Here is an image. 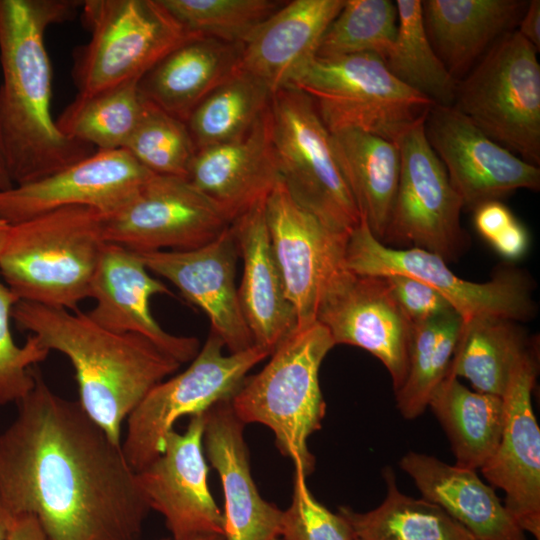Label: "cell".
<instances>
[{
  "instance_id": "13",
  "label": "cell",
  "mask_w": 540,
  "mask_h": 540,
  "mask_svg": "<svg viewBox=\"0 0 540 540\" xmlns=\"http://www.w3.org/2000/svg\"><path fill=\"white\" fill-rule=\"evenodd\" d=\"M229 225L186 178L156 174L120 208L103 215L105 241L136 253L195 249Z\"/></svg>"
},
{
  "instance_id": "14",
  "label": "cell",
  "mask_w": 540,
  "mask_h": 540,
  "mask_svg": "<svg viewBox=\"0 0 540 540\" xmlns=\"http://www.w3.org/2000/svg\"><path fill=\"white\" fill-rule=\"evenodd\" d=\"M265 217L297 329L307 327L316 322L328 283L346 267L349 234L331 230L298 204L281 179L265 201Z\"/></svg>"
},
{
  "instance_id": "45",
  "label": "cell",
  "mask_w": 540,
  "mask_h": 540,
  "mask_svg": "<svg viewBox=\"0 0 540 540\" xmlns=\"http://www.w3.org/2000/svg\"><path fill=\"white\" fill-rule=\"evenodd\" d=\"M6 540H46L36 520L29 514L14 516Z\"/></svg>"
},
{
  "instance_id": "31",
  "label": "cell",
  "mask_w": 540,
  "mask_h": 540,
  "mask_svg": "<svg viewBox=\"0 0 540 540\" xmlns=\"http://www.w3.org/2000/svg\"><path fill=\"white\" fill-rule=\"evenodd\" d=\"M383 476L387 494L373 510L360 513L339 507L338 513L350 524L359 540H474L441 507L424 499L402 493L393 470Z\"/></svg>"
},
{
  "instance_id": "36",
  "label": "cell",
  "mask_w": 540,
  "mask_h": 540,
  "mask_svg": "<svg viewBox=\"0 0 540 540\" xmlns=\"http://www.w3.org/2000/svg\"><path fill=\"white\" fill-rule=\"evenodd\" d=\"M397 33L383 59L390 72L435 104L454 103L458 81L435 52L425 29L422 1H395Z\"/></svg>"
},
{
  "instance_id": "24",
  "label": "cell",
  "mask_w": 540,
  "mask_h": 540,
  "mask_svg": "<svg viewBox=\"0 0 540 540\" xmlns=\"http://www.w3.org/2000/svg\"><path fill=\"white\" fill-rule=\"evenodd\" d=\"M230 225L243 260L241 310L254 345L271 355L297 330V320L272 251L265 202Z\"/></svg>"
},
{
  "instance_id": "35",
  "label": "cell",
  "mask_w": 540,
  "mask_h": 540,
  "mask_svg": "<svg viewBox=\"0 0 540 540\" xmlns=\"http://www.w3.org/2000/svg\"><path fill=\"white\" fill-rule=\"evenodd\" d=\"M138 82H127L89 96L77 95L55 120L58 129L96 150L123 149L145 106Z\"/></svg>"
},
{
  "instance_id": "30",
  "label": "cell",
  "mask_w": 540,
  "mask_h": 540,
  "mask_svg": "<svg viewBox=\"0 0 540 540\" xmlns=\"http://www.w3.org/2000/svg\"><path fill=\"white\" fill-rule=\"evenodd\" d=\"M428 407L449 439L455 465L480 469L500 442L502 397L470 390L458 378L447 375L431 394Z\"/></svg>"
},
{
  "instance_id": "47",
  "label": "cell",
  "mask_w": 540,
  "mask_h": 540,
  "mask_svg": "<svg viewBox=\"0 0 540 540\" xmlns=\"http://www.w3.org/2000/svg\"><path fill=\"white\" fill-rule=\"evenodd\" d=\"M13 186L14 185L7 173V170L0 155V191L7 190Z\"/></svg>"
},
{
  "instance_id": "34",
  "label": "cell",
  "mask_w": 540,
  "mask_h": 540,
  "mask_svg": "<svg viewBox=\"0 0 540 540\" xmlns=\"http://www.w3.org/2000/svg\"><path fill=\"white\" fill-rule=\"evenodd\" d=\"M463 320L454 310L411 325L406 379L395 392L406 419L420 416L431 394L447 376Z\"/></svg>"
},
{
  "instance_id": "18",
  "label": "cell",
  "mask_w": 540,
  "mask_h": 540,
  "mask_svg": "<svg viewBox=\"0 0 540 540\" xmlns=\"http://www.w3.org/2000/svg\"><path fill=\"white\" fill-rule=\"evenodd\" d=\"M204 424L205 413L191 416L185 432H169L162 453L137 472L150 509L164 517L173 540L224 535V514L208 486Z\"/></svg>"
},
{
  "instance_id": "1",
  "label": "cell",
  "mask_w": 540,
  "mask_h": 540,
  "mask_svg": "<svg viewBox=\"0 0 540 540\" xmlns=\"http://www.w3.org/2000/svg\"><path fill=\"white\" fill-rule=\"evenodd\" d=\"M0 433V497L46 540H140L151 510L121 443L35 369L32 390Z\"/></svg>"
},
{
  "instance_id": "9",
  "label": "cell",
  "mask_w": 540,
  "mask_h": 540,
  "mask_svg": "<svg viewBox=\"0 0 540 540\" xmlns=\"http://www.w3.org/2000/svg\"><path fill=\"white\" fill-rule=\"evenodd\" d=\"M270 122L280 179L290 195L331 230L350 234L360 214L311 99L290 86L278 89Z\"/></svg>"
},
{
  "instance_id": "48",
  "label": "cell",
  "mask_w": 540,
  "mask_h": 540,
  "mask_svg": "<svg viewBox=\"0 0 540 540\" xmlns=\"http://www.w3.org/2000/svg\"><path fill=\"white\" fill-rule=\"evenodd\" d=\"M192 540H225V537L224 535H221V534H211V535L201 536Z\"/></svg>"
},
{
  "instance_id": "19",
  "label": "cell",
  "mask_w": 540,
  "mask_h": 540,
  "mask_svg": "<svg viewBox=\"0 0 540 540\" xmlns=\"http://www.w3.org/2000/svg\"><path fill=\"white\" fill-rule=\"evenodd\" d=\"M152 175L127 150H96L39 180L0 191V220L8 225L68 206L108 215Z\"/></svg>"
},
{
  "instance_id": "7",
  "label": "cell",
  "mask_w": 540,
  "mask_h": 540,
  "mask_svg": "<svg viewBox=\"0 0 540 540\" xmlns=\"http://www.w3.org/2000/svg\"><path fill=\"white\" fill-rule=\"evenodd\" d=\"M516 30L498 39L458 81L453 107L491 139L540 164V65Z\"/></svg>"
},
{
  "instance_id": "16",
  "label": "cell",
  "mask_w": 540,
  "mask_h": 540,
  "mask_svg": "<svg viewBox=\"0 0 540 540\" xmlns=\"http://www.w3.org/2000/svg\"><path fill=\"white\" fill-rule=\"evenodd\" d=\"M316 321L328 330L335 345L357 346L378 358L390 374L394 392L401 388L407 375L412 324L385 277L341 269L323 292Z\"/></svg>"
},
{
  "instance_id": "26",
  "label": "cell",
  "mask_w": 540,
  "mask_h": 540,
  "mask_svg": "<svg viewBox=\"0 0 540 540\" xmlns=\"http://www.w3.org/2000/svg\"><path fill=\"white\" fill-rule=\"evenodd\" d=\"M422 498L441 507L474 540H527L492 486L475 470L408 452L399 461Z\"/></svg>"
},
{
  "instance_id": "4",
  "label": "cell",
  "mask_w": 540,
  "mask_h": 540,
  "mask_svg": "<svg viewBox=\"0 0 540 540\" xmlns=\"http://www.w3.org/2000/svg\"><path fill=\"white\" fill-rule=\"evenodd\" d=\"M106 243L98 210L59 208L8 225L0 277L19 301L76 311L90 298Z\"/></svg>"
},
{
  "instance_id": "32",
  "label": "cell",
  "mask_w": 540,
  "mask_h": 540,
  "mask_svg": "<svg viewBox=\"0 0 540 540\" xmlns=\"http://www.w3.org/2000/svg\"><path fill=\"white\" fill-rule=\"evenodd\" d=\"M516 321L484 317L463 322L447 375L478 392L502 396L518 358L530 345Z\"/></svg>"
},
{
  "instance_id": "22",
  "label": "cell",
  "mask_w": 540,
  "mask_h": 540,
  "mask_svg": "<svg viewBox=\"0 0 540 540\" xmlns=\"http://www.w3.org/2000/svg\"><path fill=\"white\" fill-rule=\"evenodd\" d=\"M186 179L229 224L264 203L280 181L270 107L244 136L197 150Z\"/></svg>"
},
{
  "instance_id": "25",
  "label": "cell",
  "mask_w": 540,
  "mask_h": 540,
  "mask_svg": "<svg viewBox=\"0 0 540 540\" xmlns=\"http://www.w3.org/2000/svg\"><path fill=\"white\" fill-rule=\"evenodd\" d=\"M345 0H291L242 44L241 68L274 93L316 56L321 39Z\"/></svg>"
},
{
  "instance_id": "39",
  "label": "cell",
  "mask_w": 540,
  "mask_h": 540,
  "mask_svg": "<svg viewBox=\"0 0 540 540\" xmlns=\"http://www.w3.org/2000/svg\"><path fill=\"white\" fill-rule=\"evenodd\" d=\"M151 173L186 178L196 147L186 122L145 100L141 118L125 147Z\"/></svg>"
},
{
  "instance_id": "10",
  "label": "cell",
  "mask_w": 540,
  "mask_h": 540,
  "mask_svg": "<svg viewBox=\"0 0 540 540\" xmlns=\"http://www.w3.org/2000/svg\"><path fill=\"white\" fill-rule=\"evenodd\" d=\"M224 347L211 332L190 365L154 386L129 414L121 446L134 471H141L162 453L166 436L179 418L205 413L231 400L247 373L269 356L255 345L228 355Z\"/></svg>"
},
{
  "instance_id": "43",
  "label": "cell",
  "mask_w": 540,
  "mask_h": 540,
  "mask_svg": "<svg viewBox=\"0 0 540 540\" xmlns=\"http://www.w3.org/2000/svg\"><path fill=\"white\" fill-rule=\"evenodd\" d=\"M516 221L510 209L499 200L484 202L474 209L475 228L490 245L503 237Z\"/></svg>"
},
{
  "instance_id": "6",
  "label": "cell",
  "mask_w": 540,
  "mask_h": 540,
  "mask_svg": "<svg viewBox=\"0 0 540 540\" xmlns=\"http://www.w3.org/2000/svg\"><path fill=\"white\" fill-rule=\"evenodd\" d=\"M287 86L311 99L330 133L354 129L395 143L435 104L368 53L316 56Z\"/></svg>"
},
{
  "instance_id": "38",
  "label": "cell",
  "mask_w": 540,
  "mask_h": 540,
  "mask_svg": "<svg viewBox=\"0 0 540 540\" xmlns=\"http://www.w3.org/2000/svg\"><path fill=\"white\" fill-rule=\"evenodd\" d=\"M190 34L243 44L285 1L160 0Z\"/></svg>"
},
{
  "instance_id": "46",
  "label": "cell",
  "mask_w": 540,
  "mask_h": 540,
  "mask_svg": "<svg viewBox=\"0 0 540 540\" xmlns=\"http://www.w3.org/2000/svg\"><path fill=\"white\" fill-rule=\"evenodd\" d=\"M13 517L5 508L0 497V540H6Z\"/></svg>"
},
{
  "instance_id": "44",
  "label": "cell",
  "mask_w": 540,
  "mask_h": 540,
  "mask_svg": "<svg viewBox=\"0 0 540 540\" xmlns=\"http://www.w3.org/2000/svg\"><path fill=\"white\" fill-rule=\"evenodd\" d=\"M524 39L540 50V1H528V5L516 30Z\"/></svg>"
},
{
  "instance_id": "33",
  "label": "cell",
  "mask_w": 540,
  "mask_h": 540,
  "mask_svg": "<svg viewBox=\"0 0 540 540\" xmlns=\"http://www.w3.org/2000/svg\"><path fill=\"white\" fill-rule=\"evenodd\" d=\"M272 94L260 79L240 68L188 117L186 125L196 150L247 134L269 109Z\"/></svg>"
},
{
  "instance_id": "50",
  "label": "cell",
  "mask_w": 540,
  "mask_h": 540,
  "mask_svg": "<svg viewBox=\"0 0 540 540\" xmlns=\"http://www.w3.org/2000/svg\"><path fill=\"white\" fill-rule=\"evenodd\" d=\"M354 540H359L358 538L354 539Z\"/></svg>"
},
{
  "instance_id": "12",
  "label": "cell",
  "mask_w": 540,
  "mask_h": 540,
  "mask_svg": "<svg viewBox=\"0 0 540 540\" xmlns=\"http://www.w3.org/2000/svg\"><path fill=\"white\" fill-rule=\"evenodd\" d=\"M425 117L396 142L401 158L400 176L382 243L413 244L451 262L469 244V236L460 223L464 205L427 140Z\"/></svg>"
},
{
  "instance_id": "37",
  "label": "cell",
  "mask_w": 540,
  "mask_h": 540,
  "mask_svg": "<svg viewBox=\"0 0 540 540\" xmlns=\"http://www.w3.org/2000/svg\"><path fill=\"white\" fill-rule=\"evenodd\" d=\"M398 13L391 0H345L324 33L318 57L388 54L397 33Z\"/></svg>"
},
{
  "instance_id": "23",
  "label": "cell",
  "mask_w": 540,
  "mask_h": 540,
  "mask_svg": "<svg viewBox=\"0 0 540 540\" xmlns=\"http://www.w3.org/2000/svg\"><path fill=\"white\" fill-rule=\"evenodd\" d=\"M245 424L231 400L205 412L203 451L219 474L225 499V540H274L283 511L265 501L251 475Z\"/></svg>"
},
{
  "instance_id": "27",
  "label": "cell",
  "mask_w": 540,
  "mask_h": 540,
  "mask_svg": "<svg viewBox=\"0 0 540 540\" xmlns=\"http://www.w3.org/2000/svg\"><path fill=\"white\" fill-rule=\"evenodd\" d=\"M242 44L194 36L138 82L144 100L186 122L197 105L241 68Z\"/></svg>"
},
{
  "instance_id": "21",
  "label": "cell",
  "mask_w": 540,
  "mask_h": 540,
  "mask_svg": "<svg viewBox=\"0 0 540 540\" xmlns=\"http://www.w3.org/2000/svg\"><path fill=\"white\" fill-rule=\"evenodd\" d=\"M159 294L172 295L150 274L138 253L106 243L91 286L95 306L87 315L110 331L149 339L181 364L192 361L199 351V340L168 333L151 313L150 300Z\"/></svg>"
},
{
  "instance_id": "20",
  "label": "cell",
  "mask_w": 540,
  "mask_h": 540,
  "mask_svg": "<svg viewBox=\"0 0 540 540\" xmlns=\"http://www.w3.org/2000/svg\"><path fill=\"white\" fill-rule=\"evenodd\" d=\"M138 254L150 272L172 283L188 302L207 315L211 332L230 353L254 346L235 282L239 255L231 225L195 249Z\"/></svg>"
},
{
  "instance_id": "49",
  "label": "cell",
  "mask_w": 540,
  "mask_h": 540,
  "mask_svg": "<svg viewBox=\"0 0 540 540\" xmlns=\"http://www.w3.org/2000/svg\"><path fill=\"white\" fill-rule=\"evenodd\" d=\"M274 540H280V539H279V538H276V539H274Z\"/></svg>"
},
{
  "instance_id": "3",
  "label": "cell",
  "mask_w": 540,
  "mask_h": 540,
  "mask_svg": "<svg viewBox=\"0 0 540 540\" xmlns=\"http://www.w3.org/2000/svg\"><path fill=\"white\" fill-rule=\"evenodd\" d=\"M12 319L49 351L70 360L79 403L116 443L133 409L181 365L149 339L105 329L80 310L18 301Z\"/></svg>"
},
{
  "instance_id": "40",
  "label": "cell",
  "mask_w": 540,
  "mask_h": 540,
  "mask_svg": "<svg viewBox=\"0 0 540 540\" xmlns=\"http://www.w3.org/2000/svg\"><path fill=\"white\" fill-rule=\"evenodd\" d=\"M8 224L0 220V249ZM18 298L0 277V407L18 403L34 387L36 366L44 361L49 350L30 335L23 345L13 339L10 320Z\"/></svg>"
},
{
  "instance_id": "17",
  "label": "cell",
  "mask_w": 540,
  "mask_h": 540,
  "mask_svg": "<svg viewBox=\"0 0 540 540\" xmlns=\"http://www.w3.org/2000/svg\"><path fill=\"white\" fill-rule=\"evenodd\" d=\"M424 129L464 207L474 210L517 189H539L537 165L491 139L452 105L434 104Z\"/></svg>"
},
{
  "instance_id": "2",
  "label": "cell",
  "mask_w": 540,
  "mask_h": 540,
  "mask_svg": "<svg viewBox=\"0 0 540 540\" xmlns=\"http://www.w3.org/2000/svg\"><path fill=\"white\" fill-rule=\"evenodd\" d=\"M83 1L0 0V155L14 186L66 168L96 150L65 136L51 114L45 32Z\"/></svg>"
},
{
  "instance_id": "42",
  "label": "cell",
  "mask_w": 540,
  "mask_h": 540,
  "mask_svg": "<svg viewBox=\"0 0 540 540\" xmlns=\"http://www.w3.org/2000/svg\"><path fill=\"white\" fill-rule=\"evenodd\" d=\"M384 277L394 299L411 324L453 310L435 289L419 280L404 275Z\"/></svg>"
},
{
  "instance_id": "15",
  "label": "cell",
  "mask_w": 540,
  "mask_h": 540,
  "mask_svg": "<svg viewBox=\"0 0 540 540\" xmlns=\"http://www.w3.org/2000/svg\"><path fill=\"white\" fill-rule=\"evenodd\" d=\"M533 341L518 358L503 393L504 420L497 449L480 468L505 493L504 505L520 529L540 540V429L532 391L538 374Z\"/></svg>"
},
{
  "instance_id": "28",
  "label": "cell",
  "mask_w": 540,
  "mask_h": 540,
  "mask_svg": "<svg viewBox=\"0 0 540 540\" xmlns=\"http://www.w3.org/2000/svg\"><path fill=\"white\" fill-rule=\"evenodd\" d=\"M528 1L425 0L428 38L450 74L459 81L502 36L514 31Z\"/></svg>"
},
{
  "instance_id": "8",
  "label": "cell",
  "mask_w": 540,
  "mask_h": 540,
  "mask_svg": "<svg viewBox=\"0 0 540 540\" xmlns=\"http://www.w3.org/2000/svg\"><path fill=\"white\" fill-rule=\"evenodd\" d=\"M90 40L76 53L73 78L81 96L139 81L188 33L160 0H85Z\"/></svg>"
},
{
  "instance_id": "29",
  "label": "cell",
  "mask_w": 540,
  "mask_h": 540,
  "mask_svg": "<svg viewBox=\"0 0 540 540\" xmlns=\"http://www.w3.org/2000/svg\"><path fill=\"white\" fill-rule=\"evenodd\" d=\"M331 135L337 162L360 218L382 242L399 183L401 158L398 145L354 129Z\"/></svg>"
},
{
  "instance_id": "41",
  "label": "cell",
  "mask_w": 540,
  "mask_h": 540,
  "mask_svg": "<svg viewBox=\"0 0 540 540\" xmlns=\"http://www.w3.org/2000/svg\"><path fill=\"white\" fill-rule=\"evenodd\" d=\"M284 540H354L347 520L318 502L306 484V475L295 468L293 496L283 511L280 535Z\"/></svg>"
},
{
  "instance_id": "5",
  "label": "cell",
  "mask_w": 540,
  "mask_h": 540,
  "mask_svg": "<svg viewBox=\"0 0 540 540\" xmlns=\"http://www.w3.org/2000/svg\"><path fill=\"white\" fill-rule=\"evenodd\" d=\"M334 346L328 330L317 321L297 329L260 372L246 376L231 399L239 420L270 428L279 451L306 476L315 466L307 440L321 428L326 412L319 370Z\"/></svg>"
},
{
  "instance_id": "11",
  "label": "cell",
  "mask_w": 540,
  "mask_h": 540,
  "mask_svg": "<svg viewBox=\"0 0 540 540\" xmlns=\"http://www.w3.org/2000/svg\"><path fill=\"white\" fill-rule=\"evenodd\" d=\"M345 265L359 275H404L419 280L435 289L463 322L484 317L525 321L536 311L532 285L521 271L502 269L489 281H467L431 252L416 247L396 249L383 244L362 218L349 234Z\"/></svg>"
}]
</instances>
